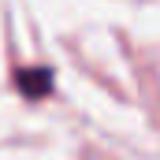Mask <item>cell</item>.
Instances as JSON below:
<instances>
[{
    "label": "cell",
    "instance_id": "cell-1",
    "mask_svg": "<svg viewBox=\"0 0 160 160\" xmlns=\"http://www.w3.org/2000/svg\"><path fill=\"white\" fill-rule=\"evenodd\" d=\"M15 82H19V89L26 97H45L48 86H52V75L45 67H38V71H15Z\"/></svg>",
    "mask_w": 160,
    "mask_h": 160
}]
</instances>
